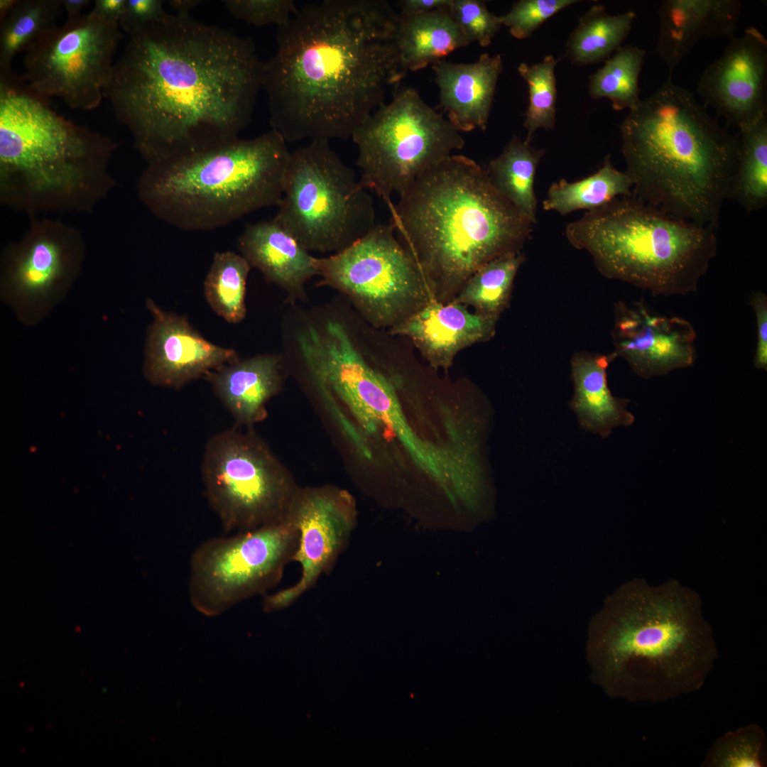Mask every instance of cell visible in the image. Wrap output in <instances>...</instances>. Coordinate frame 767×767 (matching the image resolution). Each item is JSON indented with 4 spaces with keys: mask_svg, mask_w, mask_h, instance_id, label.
<instances>
[{
    "mask_svg": "<svg viewBox=\"0 0 767 767\" xmlns=\"http://www.w3.org/2000/svg\"><path fill=\"white\" fill-rule=\"evenodd\" d=\"M264 64L250 38L167 13L129 36L104 97L135 149L154 163L239 138Z\"/></svg>",
    "mask_w": 767,
    "mask_h": 767,
    "instance_id": "6da1fadb",
    "label": "cell"
},
{
    "mask_svg": "<svg viewBox=\"0 0 767 767\" xmlns=\"http://www.w3.org/2000/svg\"><path fill=\"white\" fill-rule=\"evenodd\" d=\"M397 16L386 1L324 0L278 27L262 86L272 129L286 142L351 137L407 72Z\"/></svg>",
    "mask_w": 767,
    "mask_h": 767,
    "instance_id": "7a4b0ae2",
    "label": "cell"
},
{
    "mask_svg": "<svg viewBox=\"0 0 767 767\" xmlns=\"http://www.w3.org/2000/svg\"><path fill=\"white\" fill-rule=\"evenodd\" d=\"M387 206L433 300L443 303L487 262L520 252L534 224L463 155L444 159Z\"/></svg>",
    "mask_w": 767,
    "mask_h": 767,
    "instance_id": "3957f363",
    "label": "cell"
},
{
    "mask_svg": "<svg viewBox=\"0 0 767 767\" xmlns=\"http://www.w3.org/2000/svg\"><path fill=\"white\" fill-rule=\"evenodd\" d=\"M632 195L662 212L717 227L739 138L671 77L619 124Z\"/></svg>",
    "mask_w": 767,
    "mask_h": 767,
    "instance_id": "277c9868",
    "label": "cell"
},
{
    "mask_svg": "<svg viewBox=\"0 0 767 767\" xmlns=\"http://www.w3.org/2000/svg\"><path fill=\"white\" fill-rule=\"evenodd\" d=\"M116 143L54 111L21 75L0 72V202L29 217L92 213L116 187Z\"/></svg>",
    "mask_w": 767,
    "mask_h": 767,
    "instance_id": "5b68a950",
    "label": "cell"
},
{
    "mask_svg": "<svg viewBox=\"0 0 767 767\" xmlns=\"http://www.w3.org/2000/svg\"><path fill=\"white\" fill-rule=\"evenodd\" d=\"M589 658L594 678L611 697L660 702L700 690L718 651L697 606L656 597L604 613Z\"/></svg>",
    "mask_w": 767,
    "mask_h": 767,
    "instance_id": "8992f818",
    "label": "cell"
},
{
    "mask_svg": "<svg viewBox=\"0 0 767 767\" xmlns=\"http://www.w3.org/2000/svg\"><path fill=\"white\" fill-rule=\"evenodd\" d=\"M271 129L249 139L146 164L138 197L156 217L178 229L209 231L257 210L278 206L290 156Z\"/></svg>",
    "mask_w": 767,
    "mask_h": 767,
    "instance_id": "52a82bcc",
    "label": "cell"
},
{
    "mask_svg": "<svg viewBox=\"0 0 767 767\" xmlns=\"http://www.w3.org/2000/svg\"><path fill=\"white\" fill-rule=\"evenodd\" d=\"M717 228L670 217L631 195L587 211L565 234L606 277L669 296L697 290L717 254Z\"/></svg>",
    "mask_w": 767,
    "mask_h": 767,
    "instance_id": "ba28073f",
    "label": "cell"
},
{
    "mask_svg": "<svg viewBox=\"0 0 767 767\" xmlns=\"http://www.w3.org/2000/svg\"><path fill=\"white\" fill-rule=\"evenodd\" d=\"M278 207L273 219L308 251L339 252L376 225L371 196L324 140L290 153Z\"/></svg>",
    "mask_w": 767,
    "mask_h": 767,
    "instance_id": "9c48e42d",
    "label": "cell"
},
{
    "mask_svg": "<svg viewBox=\"0 0 767 767\" xmlns=\"http://www.w3.org/2000/svg\"><path fill=\"white\" fill-rule=\"evenodd\" d=\"M358 148L359 180L388 205L420 175L462 148L454 126L428 105L410 86L397 87L353 132Z\"/></svg>",
    "mask_w": 767,
    "mask_h": 767,
    "instance_id": "30bf717a",
    "label": "cell"
},
{
    "mask_svg": "<svg viewBox=\"0 0 767 767\" xmlns=\"http://www.w3.org/2000/svg\"><path fill=\"white\" fill-rule=\"evenodd\" d=\"M201 472L208 503L227 533L285 519L298 491L264 444L236 428L208 440Z\"/></svg>",
    "mask_w": 767,
    "mask_h": 767,
    "instance_id": "8fae6325",
    "label": "cell"
},
{
    "mask_svg": "<svg viewBox=\"0 0 767 767\" xmlns=\"http://www.w3.org/2000/svg\"><path fill=\"white\" fill-rule=\"evenodd\" d=\"M299 534L288 516L255 529L208 539L190 562L189 598L202 614L215 616L281 581L293 561Z\"/></svg>",
    "mask_w": 767,
    "mask_h": 767,
    "instance_id": "7c38bea8",
    "label": "cell"
},
{
    "mask_svg": "<svg viewBox=\"0 0 767 767\" xmlns=\"http://www.w3.org/2000/svg\"><path fill=\"white\" fill-rule=\"evenodd\" d=\"M389 224H376L344 249L317 258L320 285L347 295L376 327H393L433 300Z\"/></svg>",
    "mask_w": 767,
    "mask_h": 767,
    "instance_id": "4fadbf2b",
    "label": "cell"
},
{
    "mask_svg": "<svg viewBox=\"0 0 767 767\" xmlns=\"http://www.w3.org/2000/svg\"><path fill=\"white\" fill-rule=\"evenodd\" d=\"M298 343L319 393L344 403L365 432L390 430L422 467L433 463L435 456L413 434L393 387L366 362L342 324L308 326Z\"/></svg>",
    "mask_w": 767,
    "mask_h": 767,
    "instance_id": "5bb4252c",
    "label": "cell"
},
{
    "mask_svg": "<svg viewBox=\"0 0 767 767\" xmlns=\"http://www.w3.org/2000/svg\"><path fill=\"white\" fill-rule=\"evenodd\" d=\"M123 38L119 23L91 11L43 35L24 53L21 75L29 87L72 109L97 108L111 80Z\"/></svg>",
    "mask_w": 767,
    "mask_h": 767,
    "instance_id": "9a60e30c",
    "label": "cell"
},
{
    "mask_svg": "<svg viewBox=\"0 0 767 767\" xmlns=\"http://www.w3.org/2000/svg\"><path fill=\"white\" fill-rule=\"evenodd\" d=\"M85 251L76 227L31 217L23 236L2 250L1 300L23 325L38 324L65 299L82 271Z\"/></svg>",
    "mask_w": 767,
    "mask_h": 767,
    "instance_id": "2e32d148",
    "label": "cell"
},
{
    "mask_svg": "<svg viewBox=\"0 0 767 767\" xmlns=\"http://www.w3.org/2000/svg\"><path fill=\"white\" fill-rule=\"evenodd\" d=\"M288 516L299 534L293 561L301 574L293 585L263 595V611L284 609L312 589L320 577L333 570L347 549L357 524L352 496L346 491L324 487L298 490Z\"/></svg>",
    "mask_w": 767,
    "mask_h": 767,
    "instance_id": "e0dca14e",
    "label": "cell"
},
{
    "mask_svg": "<svg viewBox=\"0 0 767 767\" xmlns=\"http://www.w3.org/2000/svg\"><path fill=\"white\" fill-rule=\"evenodd\" d=\"M695 93L717 117L738 129L767 116V40L754 26L730 38L722 55L709 64Z\"/></svg>",
    "mask_w": 767,
    "mask_h": 767,
    "instance_id": "ac0fdd59",
    "label": "cell"
},
{
    "mask_svg": "<svg viewBox=\"0 0 767 767\" xmlns=\"http://www.w3.org/2000/svg\"><path fill=\"white\" fill-rule=\"evenodd\" d=\"M614 358L624 359L639 376L649 379L692 366L696 332L677 316L651 311L643 302L615 306Z\"/></svg>",
    "mask_w": 767,
    "mask_h": 767,
    "instance_id": "d6986e66",
    "label": "cell"
},
{
    "mask_svg": "<svg viewBox=\"0 0 767 767\" xmlns=\"http://www.w3.org/2000/svg\"><path fill=\"white\" fill-rule=\"evenodd\" d=\"M153 316L147 330L143 374L153 385L180 388L236 360V352L205 339L187 320L148 298Z\"/></svg>",
    "mask_w": 767,
    "mask_h": 767,
    "instance_id": "ffe728a7",
    "label": "cell"
},
{
    "mask_svg": "<svg viewBox=\"0 0 767 767\" xmlns=\"http://www.w3.org/2000/svg\"><path fill=\"white\" fill-rule=\"evenodd\" d=\"M496 321L454 300H431L391 327L390 333L410 338L433 367L447 369L459 351L490 339Z\"/></svg>",
    "mask_w": 767,
    "mask_h": 767,
    "instance_id": "44dd1931",
    "label": "cell"
},
{
    "mask_svg": "<svg viewBox=\"0 0 767 767\" xmlns=\"http://www.w3.org/2000/svg\"><path fill=\"white\" fill-rule=\"evenodd\" d=\"M741 11L739 0L662 1L655 50L667 67L669 77L700 40L734 36Z\"/></svg>",
    "mask_w": 767,
    "mask_h": 767,
    "instance_id": "7402d4cb",
    "label": "cell"
},
{
    "mask_svg": "<svg viewBox=\"0 0 767 767\" xmlns=\"http://www.w3.org/2000/svg\"><path fill=\"white\" fill-rule=\"evenodd\" d=\"M440 90L438 108L458 131L486 129L496 84L503 69L499 54H482L472 63L444 60L431 65Z\"/></svg>",
    "mask_w": 767,
    "mask_h": 767,
    "instance_id": "603a6c76",
    "label": "cell"
},
{
    "mask_svg": "<svg viewBox=\"0 0 767 767\" xmlns=\"http://www.w3.org/2000/svg\"><path fill=\"white\" fill-rule=\"evenodd\" d=\"M241 254L290 298L303 295L305 283L318 276L312 256L273 218L247 224L237 239Z\"/></svg>",
    "mask_w": 767,
    "mask_h": 767,
    "instance_id": "cb8c5ba5",
    "label": "cell"
},
{
    "mask_svg": "<svg viewBox=\"0 0 767 767\" xmlns=\"http://www.w3.org/2000/svg\"><path fill=\"white\" fill-rule=\"evenodd\" d=\"M281 362L275 354L237 359L205 378L236 423L250 425L264 417L266 403L279 391Z\"/></svg>",
    "mask_w": 767,
    "mask_h": 767,
    "instance_id": "d4e9b609",
    "label": "cell"
},
{
    "mask_svg": "<svg viewBox=\"0 0 767 767\" xmlns=\"http://www.w3.org/2000/svg\"><path fill=\"white\" fill-rule=\"evenodd\" d=\"M612 355L576 353L571 360L574 393L570 407L580 428L608 437L618 426H629L635 420L627 409L629 400L614 396L608 386L606 370Z\"/></svg>",
    "mask_w": 767,
    "mask_h": 767,
    "instance_id": "484cf974",
    "label": "cell"
},
{
    "mask_svg": "<svg viewBox=\"0 0 767 767\" xmlns=\"http://www.w3.org/2000/svg\"><path fill=\"white\" fill-rule=\"evenodd\" d=\"M396 43L404 70L415 72L469 43L449 6L413 15L398 13Z\"/></svg>",
    "mask_w": 767,
    "mask_h": 767,
    "instance_id": "4316f807",
    "label": "cell"
},
{
    "mask_svg": "<svg viewBox=\"0 0 767 767\" xmlns=\"http://www.w3.org/2000/svg\"><path fill=\"white\" fill-rule=\"evenodd\" d=\"M545 152L513 136L485 169L494 187L533 224L536 222L538 204L535 177Z\"/></svg>",
    "mask_w": 767,
    "mask_h": 767,
    "instance_id": "83f0119b",
    "label": "cell"
},
{
    "mask_svg": "<svg viewBox=\"0 0 767 767\" xmlns=\"http://www.w3.org/2000/svg\"><path fill=\"white\" fill-rule=\"evenodd\" d=\"M628 174L615 168L610 154L592 175L575 182L562 179L553 183L543 202V209L566 215L578 210H594L614 200L632 195Z\"/></svg>",
    "mask_w": 767,
    "mask_h": 767,
    "instance_id": "f1b7e54d",
    "label": "cell"
},
{
    "mask_svg": "<svg viewBox=\"0 0 767 767\" xmlns=\"http://www.w3.org/2000/svg\"><path fill=\"white\" fill-rule=\"evenodd\" d=\"M636 16L633 11L610 15L602 5L591 6L569 36L567 56L579 66L601 62L621 47Z\"/></svg>",
    "mask_w": 767,
    "mask_h": 767,
    "instance_id": "f546056e",
    "label": "cell"
},
{
    "mask_svg": "<svg viewBox=\"0 0 767 767\" xmlns=\"http://www.w3.org/2000/svg\"><path fill=\"white\" fill-rule=\"evenodd\" d=\"M739 146L729 199L747 212L767 205V116L739 129Z\"/></svg>",
    "mask_w": 767,
    "mask_h": 767,
    "instance_id": "4dcf8cb0",
    "label": "cell"
},
{
    "mask_svg": "<svg viewBox=\"0 0 767 767\" xmlns=\"http://www.w3.org/2000/svg\"><path fill=\"white\" fill-rule=\"evenodd\" d=\"M62 6L60 0H18L0 22V72L11 70L15 57L25 53L55 26Z\"/></svg>",
    "mask_w": 767,
    "mask_h": 767,
    "instance_id": "1f68e13d",
    "label": "cell"
},
{
    "mask_svg": "<svg viewBox=\"0 0 767 767\" xmlns=\"http://www.w3.org/2000/svg\"><path fill=\"white\" fill-rule=\"evenodd\" d=\"M524 260L520 252L497 257L477 269L452 299L474 312L498 319L506 307L513 281Z\"/></svg>",
    "mask_w": 767,
    "mask_h": 767,
    "instance_id": "d6a6232c",
    "label": "cell"
},
{
    "mask_svg": "<svg viewBox=\"0 0 767 767\" xmlns=\"http://www.w3.org/2000/svg\"><path fill=\"white\" fill-rule=\"evenodd\" d=\"M251 266L234 251L216 252L204 281V294L213 311L229 323L246 316V285Z\"/></svg>",
    "mask_w": 767,
    "mask_h": 767,
    "instance_id": "836d02e7",
    "label": "cell"
},
{
    "mask_svg": "<svg viewBox=\"0 0 767 767\" xmlns=\"http://www.w3.org/2000/svg\"><path fill=\"white\" fill-rule=\"evenodd\" d=\"M646 50L635 45L621 46L589 77V93L593 99L607 98L616 111L635 109L641 102L639 77Z\"/></svg>",
    "mask_w": 767,
    "mask_h": 767,
    "instance_id": "e575fe53",
    "label": "cell"
},
{
    "mask_svg": "<svg viewBox=\"0 0 767 767\" xmlns=\"http://www.w3.org/2000/svg\"><path fill=\"white\" fill-rule=\"evenodd\" d=\"M557 60L553 55H545L542 61L533 65L525 62L518 67L521 77L528 89V106L523 126L527 131L526 141L531 143L533 136L540 129L554 128L556 120V77Z\"/></svg>",
    "mask_w": 767,
    "mask_h": 767,
    "instance_id": "d590c367",
    "label": "cell"
},
{
    "mask_svg": "<svg viewBox=\"0 0 767 767\" xmlns=\"http://www.w3.org/2000/svg\"><path fill=\"white\" fill-rule=\"evenodd\" d=\"M767 741L764 729L749 724L717 738L707 751L702 767H765Z\"/></svg>",
    "mask_w": 767,
    "mask_h": 767,
    "instance_id": "8d00e7d4",
    "label": "cell"
},
{
    "mask_svg": "<svg viewBox=\"0 0 767 767\" xmlns=\"http://www.w3.org/2000/svg\"><path fill=\"white\" fill-rule=\"evenodd\" d=\"M449 9L469 43L489 45L502 26L500 16L490 12L482 1L452 0Z\"/></svg>",
    "mask_w": 767,
    "mask_h": 767,
    "instance_id": "74e56055",
    "label": "cell"
},
{
    "mask_svg": "<svg viewBox=\"0 0 767 767\" xmlns=\"http://www.w3.org/2000/svg\"><path fill=\"white\" fill-rule=\"evenodd\" d=\"M576 0H520L500 16L502 26L517 39L530 37L544 22Z\"/></svg>",
    "mask_w": 767,
    "mask_h": 767,
    "instance_id": "f35d334b",
    "label": "cell"
},
{
    "mask_svg": "<svg viewBox=\"0 0 767 767\" xmlns=\"http://www.w3.org/2000/svg\"><path fill=\"white\" fill-rule=\"evenodd\" d=\"M222 2L235 18L256 26H283L298 11L292 0H225Z\"/></svg>",
    "mask_w": 767,
    "mask_h": 767,
    "instance_id": "ab89813d",
    "label": "cell"
},
{
    "mask_svg": "<svg viewBox=\"0 0 767 767\" xmlns=\"http://www.w3.org/2000/svg\"><path fill=\"white\" fill-rule=\"evenodd\" d=\"M162 0H126L119 26L130 36L136 31L162 19L167 13Z\"/></svg>",
    "mask_w": 767,
    "mask_h": 767,
    "instance_id": "60d3db41",
    "label": "cell"
},
{
    "mask_svg": "<svg viewBox=\"0 0 767 767\" xmlns=\"http://www.w3.org/2000/svg\"><path fill=\"white\" fill-rule=\"evenodd\" d=\"M751 305L756 319L757 341L754 365L758 369H767V297L762 291L753 293Z\"/></svg>",
    "mask_w": 767,
    "mask_h": 767,
    "instance_id": "b9f144b4",
    "label": "cell"
},
{
    "mask_svg": "<svg viewBox=\"0 0 767 767\" xmlns=\"http://www.w3.org/2000/svg\"><path fill=\"white\" fill-rule=\"evenodd\" d=\"M452 0H401L398 2L400 13L413 15L428 13L448 6Z\"/></svg>",
    "mask_w": 767,
    "mask_h": 767,
    "instance_id": "7bdbcfd3",
    "label": "cell"
},
{
    "mask_svg": "<svg viewBox=\"0 0 767 767\" xmlns=\"http://www.w3.org/2000/svg\"><path fill=\"white\" fill-rule=\"evenodd\" d=\"M125 3L126 0H95L90 11L119 24L124 13Z\"/></svg>",
    "mask_w": 767,
    "mask_h": 767,
    "instance_id": "ee69618b",
    "label": "cell"
},
{
    "mask_svg": "<svg viewBox=\"0 0 767 767\" xmlns=\"http://www.w3.org/2000/svg\"><path fill=\"white\" fill-rule=\"evenodd\" d=\"M62 9L66 11L67 20L73 21L80 18L82 11L90 2L89 0H60Z\"/></svg>",
    "mask_w": 767,
    "mask_h": 767,
    "instance_id": "f6af8a7d",
    "label": "cell"
},
{
    "mask_svg": "<svg viewBox=\"0 0 767 767\" xmlns=\"http://www.w3.org/2000/svg\"><path fill=\"white\" fill-rule=\"evenodd\" d=\"M200 0H169L168 4L175 11V15L180 16H189L190 12L197 5L201 4Z\"/></svg>",
    "mask_w": 767,
    "mask_h": 767,
    "instance_id": "bcb514c9",
    "label": "cell"
},
{
    "mask_svg": "<svg viewBox=\"0 0 767 767\" xmlns=\"http://www.w3.org/2000/svg\"><path fill=\"white\" fill-rule=\"evenodd\" d=\"M18 0H0V22L11 11Z\"/></svg>",
    "mask_w": 767,
    "mask_h": 767,
    "instance_id": "7dc6e473",
    "label": "cell"
}]
</instances>
